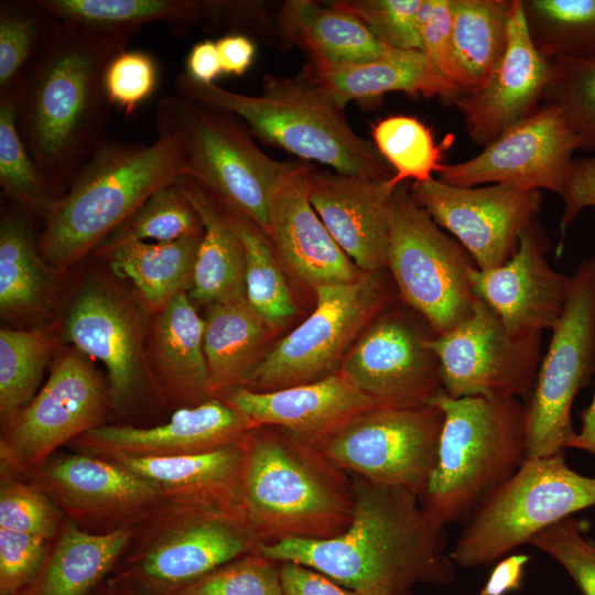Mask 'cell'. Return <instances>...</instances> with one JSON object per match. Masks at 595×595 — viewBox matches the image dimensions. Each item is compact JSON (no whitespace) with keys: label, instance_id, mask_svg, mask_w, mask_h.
<instances>
[{"label":"cell","instance_id":"obj_1","mask_svg":"<svg viewBox=\"0 0 595 595\" xmlns=\"http://www.w3.org/2000/svg\"><path fill=\"white\" fill-rule=\"evenodd\" d=\"M351 479L355 508L345 531L329 539L267 542L258 551L369 595H414L419 585L452 584L456 565L445 552V528L424 512L419 497L357 475Z\"/></svg>","mask_w":595,"mask_h":595},{"label":"cell","instance_id":"obj_2","mask_svg":"<svg viewBox=\"0 0 595 595\" xmlns=\"http://www.w3.org/2000/svg\"><path fill=\"white\" fill-rule=\"evenodd\" d=\"M127 43L55 23L18 96V129L43 186L62 197L107 140L110 60Z\"/></svg>","mask_w":595,"mask_h":595},{"label":"cell","instance_id":"obj_3","mask_svg":"<svg viewBox=\"0 0 595 595\" xmlns=\"http://www.w3.org/2000/svg\"><path fill=\"white\" fill-rule=\"evenodd\" d=\"M242 446L238 501L262 543L329 539L347 529L351 475L318 448L275 426L255 428Z\"/></svg>","mask_w":595,"mask_h":595},{"label":"cell","instance_id":"obj_4","mask_svg":"<svg viewBox=\"0 0 595 595\" xmlns=\"http://www.w3.org/2000/svg\"><path fill=\"white\" fill-rule=\"evenodd\" d=\"M175 89L186 99L240 118L258 138L301 159L346 175L392 176L375 143L353 130L345 108L302 71L293 76L264 75L258 96L197 82L185 71Z\"/></svg>","mask_w":595,"mask_h":595},{"label":"cell","instance_id":"obj_5","mask_svg":"<svg viewBox=\"0 0 595 595\" xmlns=\"http://www.w3.org/2000/svg\"><path fill=\"white\" fill-rule=\"evenodd\" d=\"M184 174L181 147L169 134L158 133L151 144L106 140L52 202L37 241L41 256L55 269L74 266L154 192Z\"/></svg>","mask_w":595,"mask_h":595},{"label":"cell","instance_id":"obj_6","mask_svg":"<svg viewBox=\"0 0 595 595\" xmlns=\"http://www.w3.org/2000/svg\"><path fill=\"white\" fill-rule=\"evenodd\" d=\"M428 404L441 409L443 425L436 465L419 501L445 528L466 521L526 459L524 403L451 398L441 389Z\"/></svg>","mask_w":595,"mask_h":595},{"label":"cell","instance_id":"obj_7","mask_svg":"<svg viewBox=\"0 0 595 595\" xmlns=\"http://www.w3.org/2000/svg\"><path fill=\"white\" fill-rule=\"evenodd\" d=\"M261 543L239 505L162 500L133 527L112 574L148 594L170 595Z\"/></svg>","mask_w":595,"mask_h":595},{"label":"cell","instance_id":"obj_8","mask_svg":"<svg viewBox=\"0 0 595 595\" xmlns=\"http://www.w3.org/2000/svg\"><path fill=\"white\" fill-rule=\"evenodd\" d=\"M154 117L158 133L178 142L184 175L267 234L271 198L296 162L270 158L234 116L177 94L161 98Z\"/></svg>","mask_w":595,"mask_h":595},{"label":"cell","instance_id":"obj_9","mask_svg":"<svg viewBox=\"0 0 595 595\" xmlns=\"http://www.w3.org/2000/svg\"><path fill=\"white\" fill-rule=\"evenodd\" d=\"M593 506L595 477L572 469L564 453L526 457L465 521L450 556L463 569L490 565Z\"/></svg>","mask_w":595,"mask_h":595},{"label":"cell","instance_id":"obj_10","mask_svg":"<svg viewBox=\"0 0 595 595\" xmlns=\"http://www.w3.org/2000/svg\"><path fill=\"white\" fill-rule=\"evenodd\" d=\"M475 266L464 247L447 236L400 184L389 212L390 270L403 303L420 314L436 335L474 311L468 270Z\"/></svg>","mask_w":595,"mask_h":595},{"label":"cell","instance_id":"obj_11","mask_svg":"<svg viewBox=\"0 0 595 595\" xmlns=\"http://www.w3.org/2000/svg\"><path fill=\"white\" fill-rule=\"evenodd\" d=\"M524 404L526 457L564 453L575 434L572 407L595 375V256L580 262Z\"/></svg>","mask_w":595,"mask_h":595},{"label":"cell","instance_id":"obj_12","mask_svg":"<svg viewBox=\"0 0 595 595\" xmlns=\"http://www.w3.org/2000/svg\"><path fill=\"white\" fill-rule=\"evenodd\" d=\"M442 425L443 413L433 404L376 405L318 450L348 474L420 497L436 465Z\"/></svg>","mask_w":595,"mask_h":595},{"label":"cell","instance_id":"obj_13","mask_svg":"<svg viewBox=\"0 0 595 595\" xmlns=\"http://www.w3.org/2000/svg\"><path fill=\"white\" fill-rule=\"evenodd\" d=\"M313 313L263 354L245 388L272 391L323 379L338 369L344 353L386 301L381 271L350 283L314 289Z\"/></svg>","mask_w":595,"mask_h":595},{"label":"cell","instance_id":"obj_14","mask_svg":"<svg viewBox=\"0 0 595 595\" xmlns=\"http://www.w3.org/2000/svg\"><path fill=\"white\" fill-rule=\"evenodd\" d=\"M108 381L88 356L68 348L32 401L1 431L0 472L22 476L63 445L106 424Z\"/></svg>","mask_w":595,"mask_h":595},{"label":"cell","instance_id":"obj_15","mask_svg":"<svg viewBox=\"0 0 595 595\" xmlns=\"http://www.w3.org/2000/svg\"><path fill=\"white\" fill-rule=\"evenodd\" d=\"M542 333L517 335L476 299L473 313L428 345L440 366L442 390L451 398L531 397L541 363Z\"/></svg>","mask_w":595,"mask_h":595},{"label":"cell","instance_id":"obj_16","mask_svg":"<svg viewBox=\"0 0 595 595\" xmlns=\"http://www.w3.org/2000/svg\"><path fill=\"white\" fill-rule=\"evenodd\" d=\"M151 315L137 293L109 279L88 281L67 312L64 338L104 364L111 411H127L152 391L145 360Z\"/></svg>","mask_w":595,"mask_h":595},{"label":"cell","instance_id":"obj_17","mask_svg":"<svg viewBox=\"0 0 595 595\" xmlns=\"http://www.w3.org/2000/svg\"><path fill=\"white\" fill-rule=\"evenodd\" d=\"M580 141L562 110L545 102L477 155L442 164L440 181L458 187L484 183L549 190L562 197Z\"/></svg>","mask_w":595,"mask_h":595},{"label":"cell","instance_id":"obj_18","mask_svg":"<svg viewBox=\"0 0 595 595\" xmlns=\"http://www.w3.org/2000/svg\"><path fill=\"white\" fill-rule=\"evenodd\" d=\"M411 195L472 257L476 268L504 264L523 230L537 220L542 193L507 184L458 187L432 177L413 182Z\"/></svg>","mask_w":595,"mask_h":595},{"label":"cell","instance_id":"obj_19","mask_svg":"<svg viewBox=\"0 0 595 595\" xmlns=\"http://www.w3.org/2000/svg\"><path fill=\"white\" fill-rule=\"evenodd\" d=\"M82 529L106 533L134 527L163 499L150 480L104 457L57 452L22 476Z\"/></svg>","mask_w":595,"mask_h":595},{"label":"cell","instance_id":"obj_20","mask_svg":"<svg viewBox=\"0 0 595 595\" xmlns=\"http://www.w3.org/2000/svg\"><path fill=\"white\" fill-rule=\"evenodd\" d=\"M436 336L400 312L376 321L339 368L377 405L419 407L442 389L440 366L428 342Z\"/></svg>","mask_w":595,"mask_h":595},{"label":"cell","instance_id":"obj_21","mask_svg":"<svg viewBox=\"0 0 595 595\" xmlns=\"http://www.w3.org/2000/svg\"><path fill=\"white\" fill-rule=\"evenodd\" d=\"M258 428L218 397L174 410L162 424H102L74 439L75 452L104 458H162L218 451L241 443Z\"/></svg>","mask_w":595,"mask_h":595},{"label":"cell","instance_id":"obj_22","mask_svg":"<svg viewBox=\"0 0 595 595\" xmlns=\"http://www.w3.org/2000/svg\"><path fill=\"white\" fill-rule=\"evenodd\" d=\"M550 242L537 220L520 236L516 253L504 264L480 270L468 280L474 296L485 303L513 334L543 333L556 325L569 293L571 275L550 266Z\"/></svg>","mask_w":595,"mask_h":595},{"label":"cell","instance_id":"obj_23","mask_svg":"<svg viewBox=\"0 0 595 595\" xmlns=\"http://www.w3.org/2000/svg\"><path fill=\"white\" fill-rule=\"evenodd\" d=\"M551 77L552 61L536 47L522 0H515L508 45L497 69L484 87L459 94L451 102L463 116L472 141L485 147L541 107Z\"/></svg>","mask_w":595,"mask_h":595},{"label":"cell","instance_id":"obj_24","mask_svg":"<svg viewBox=\"0 0 595 595\" xmlns=\"http://www.w3.org/2000/svg\"><path fill=\"white\" fill-rule=\"evenodd\" d=\"M216 397L257 426L280 428L316 448L347 422L377 405L340 369L289 388L253 391L236 387Z\"/></svg>","mask_w":595,"mask_h":595},{"label":"cell","instance_id":"obj_25","mask_svg":"<svg viewBox=\"0 0 595 595\" xmlns=\"http://www.w3.org/2000/svg\"><path fill=\"white\" fill-rule=\"evenodd\" d=\"M390 178L312 171L309 199L340 249L361 272L387 269Z\"/></svg>","mask_w":595,"mask_h":595},{"label":"cell","instance_id":"obj_26","mask_svg":"<svg viewBox=\"0 0 595 595\" xmlns=\"http://www.w3.org/2000/svg\"><path fill=\"white\" fill-rule=\"evenodd\" d=\"M313 170L296 163L279 184L270 202L267 235L279 260L313 289L357 281L364 272L336 244L309 199Z\"/></svg>","mask_w":595,"mask_h":595},{"label":"cell","instance_id":"obj_27","mask_svg":"<svg viewBox=\"0 0 595 595\" xmlns=\"http://www.w3.org/2000/svg\"><path fill=\"white\" fill-rule=\"evenodd\" d=\"M205 322L181 292L160 312L152 314L145 336V360L154 396L165 405L180 409L210 398L204 353Z\"/></svg>","mask_w":595,"mask_h":595},{"label":"cell","instance_id":"obj_28","mask_svg":"<svg viewBox=\"0 0 595 595\" xmlns=\"http://www.w3.org/2000/svg\"><path fill=\"white\" fill-rule=\"evenodd\" d=\"M275 33L281 46H298L311 63H366L401 51L381 43L355 17L311 0L284 1Z\"/></svg>","mask_w":595,"mask_h":595},{"label":"cell","instance_id":"obj_29","mask_svg":"<svg viewBox=\"0 0 595 595\" xmlns=\"http://www.w3.org/2000/svg\"><path fill=\"white\" fill-rule=\"evenodd\" d=\"M132 533L133 527L94 533L65 518L37 574L18 595H89L112 574Z\"/></svg>","mask_w":595,"mask_h":595},{"label":"cell","instance_id":"obj_30","mask_svg":"<svg viewBox=\"0 0 595 595\" xmlns=\"http://www.w3.org/2000/svg\"><path fill=\"white\" fill-rule=\"evenodd\" d=\"M304 72L343 108L354 99L374 98L403 91L451 101L457 88L429 67L421 51L396 54L366 63L322 64L306 62Z\"/></svg>","mask_w":595,"mask_h":595},{"label":"cell","instance_id":"obj_31","mask_svg":"<svg viewBox=\"0 0 595 595\" xmlns=\"http://www.w3.org/2000/svg\"><path fill=\"white\" fill-rule=\"evenodd\" d=\"M242 443L244 441L218 451L194 455L107 459L153 483L165 501L201 506H235L239 505Z\"/></svg>","mask_w":595,"mask_h":595},{"label":"cell","instance_id":"obj_32","mask_svg":"<svg viewBox=\"0 0 595 595\" xmlns=\"http://www.w3.org/2000/svg\"><path fill=\"white\" fill-rule=\"evenodd\" d=\"M203 235L154 244L110 238L102 240L95 252L117 277L132 282L144 306L155 314L178 293L192 289Z\"/></svg>","mask_w":595,"mask_h":595},{"label":"cell","instance_id":"obj_33","mask_svg":"<svg viewBox=\"0 0 595 595\" xmlns=\"http://www.w3.org/2000/svg\"><path fill=\"white\" fill-rule=\"evenodd\" d=\"M197 212L204 235L198 248L190 296L207 304L247 300L244 244L209 194L183 175L175 181Z\"/></svg>","mask_w":595,"mask_h":595},{"label":"cell","instance_id":"obj_34","mask_svg":"<svg viewBox=\"0 0 595 595\" xmlns=\"http://www.w3.org/2000/svg\"><path fill=\"white\" fill-rule=\"evenodd\" d=\"M58 22L125 43L147 23L164 22L176 36L202 24L204 1L192 0H39Z\"/></svg>","mask_w":595,"mask_h":595},{"label":"cell","instance_id":"obj_35","mask_svg":"<svg viewBox=\"0 0 595 595\" xmlns=\"http://www.w3.org/2000/svg\"><path fill=\"white\" fill-rule=\"evenodd\" d=\"M204 353L214 397L244 387L260 363L270 327L247 300L208 306Z\"/></svg>","mask_w":595,"mask_h":595},{"label":"cell","instance_id":"obj_36","mask_svg":"<svg viewBox=\"0 0 595 595\" xmlns=\"http://www.w3.org/2000/svg\"><path fill=\"white\" fill-rule=\"evenodd\" d=\"M515 0H452V40L461 94L477 91L500 64Z\"/></svg>","mask_w":595,"mask_h":595},{"label":"cell","instance_id":"obj_37","mask_svg":"<svg viewBox=\"0 0 595 595\" xmlns=\"http://www.w3.org/2000/svg\"><path fill=\"white\" fill-rule=\"evenodd\" d=\"M20 207L0 223V310L3 316L39 311L50 292L47 263L39 250L32 224Z\"/></svg>","mask_w":595,"mask_h":595},{"label":"cell","instance_id":"obj_38","mask_svg":"<svg viewBox=\"0 0 595 595\" xmlns=\"http://www.w3.org/2000/svg\"><path fill=\"white\" fill-rule=\"evenodd\" d=\"M208 194L244 244L248 303L270 329L284 326L296 306L269 236L244 213Z\"/></svg>","mask_w":595,"mask_h":595},{"label":"cell","instance_id":"obj_39","mask_svg":"<svg viewBox=\"0 0 595 595\" xmlns=\"http://www.w3.org/2000/svg\"><path fill=\"white\" fill-rule=\"evenodd\" d=\"M58 340L48 331L1 329L0 425L4 430L37 393Z\"/></svg>","mask_w":595,"mask_h":595},{"label":"cell","instance_id":"obj_40","mask_svg":"<svg viewBox=\"0 0 595 595\" xmlns=\"http://www.w3.org/2000/svg\"><path fill=\"white\" fill-rule=\"evenodd\" d=\"M522 4L531 39L544 56L595 53V0H522Z\"/></svg>","mask_w":595,"mask_h":595},{"label":"cell","instance_id":"obj_41","mask_svg":"<svg viewBox=\"0 0 595 595\" xmlns=\"http://www.w3.org/2000/svg\"><path fill=\"white\" fill-rule=\"evenodd\" d=\"M54 23L39 0L0 2V98L19 96Z\"/></svg>","mask_w":595,"mask_h":595},{"label":"cell","instance_id":"obj_42","mask_svg":"<svg viewBox=\"0 0 595 595\" xmlns=\"http://www.w3.org/2000/svg\"><path fill=\"white\" fill-rule=\"evenodd\" d=\"M374 143L394 173L390 177L397 187L408 178L431 180L442 166L443 145L436 144L431 130L410 116H390L372 128Z\"/></svg>","mask_w":595,"mask_h":595},{"label":"cell","instance_id":"obj_43","mask_svg":"<svg viewBox=\"0 0 595 595\" xmlns=\"http://www.w3.org/2000/svg\"><path fill=\"white\" fill-rule=\"evenodd\" d=\"M17 117L18 97L0 98V185L18 207L45 220L53 199L21 139Z\"/></svg>","mask_w":595,"mask_h":595},{"label":"cell","instance_id":"obj_44","mask_svg":"<svg viewBox=\"0 0 595 595\" xmlns=\"http://www.w3.org/2000/svg\"><path fill=\"white\" fill-rule=\"evenodd\" d=\"M203 234L204 227L197 212L174 182L154 192L105 239H153L156 242H170Z\"/></svg>","mask_w":595,"mask_h":595},{"label":"cell","instance_id":"obj_45","mask_svg":"<svg viewBox=\"0 0 595 595\" xmlns=\"http://www.w3.org/2000/svg\"><path fill=\"white\" fill-rule=\"evenodd\" d=\"M552 77L543 100L559 107L578 138L581 149H595V53L553 57Z\"/></svg>","mask_w":595,"mask_h":595},{"label":"cell","instance_id":"obj_46","mask_svg":"<svg viewBox=\"0 0 595 595\" xmlns=\"http://www.w3.org/2000/svg\"><path fill=\"white\" fill-rule=\"evenodd\" d=\"M170 595H284L280 563L258 550L232 559Z\"/></svg>","mask_w":595,"mask_h":595},{"label":"cell","instance_id":"obj_47","mask_svg":"<svg viewBox=\"0 0 595 595\" xmlns=\"http://www.w3.org/2000/svg\"><path fill=\"white\" fill-rule=\"evenodd\" d=\"M66 517L41 488L0 472V529L53 539Z\"/></svg>","mask_w":595,"mask_h":595},{"label":"cell","instance_id":"obj_48","mask_svg":"<svg viewBox=\"0 0 595 595\" xmlns=\"http://www.w3.org/2000/svg\"><path fill=\"white\" fill-rule=\"evenodd\" d=\"M423 0H340L328 4L355 17L381 43L401 51H420L418 17Z\"/></svg>","mask_w":595,"mask_h":595},{"label":"cell","instance_id":"obj_49","mask_svg":"<svg viewBox=\"0 0 595 595\" xmlns=\"http://www.w3.org/2000/svg\"><path fill=\"white\" fill-rule=\"evenodd\" d=\"M588 524L569 517L536 534L529 544L558 562L582 595H595V542L586 536Z\"/></svg>","mask_w":595,"mask_h":595},{"label":"cell","instance_id":"obj_50","mask_svg":"<svg viewBox=\"0 0 595 595\" xmlns=\"http://www.w3.org/2000/svg\"><path fill=\"white\" fill-rule=\"evenodd\" d=\"M158 65L154 58L139 50H123L108 63L105 88L111 106L121 109L127 117L155 90Z\"/></svg>","mask_w":595,"mask_h":595},{"label":"cell","instance_id":"obj_51","mask_svg":"<svg viewBox=\"0 0 595 595\" xmlns=\"http://www.w3.org/2000/svg\"><path fill=\"white\" fill-rule=\"evenodd\" d=\"M418 24L420 51L429 67L458 89V71L452 40V0H423Z\"/></svg>","mask_w":595,"mask_h":595},{"label":"cell","instance_id":"obj_52","mask_svg":"<svg viewBox=\"0 0 595 595\" xmlns=\"http://www.w3.org/2000/svg\"><path fill=\"white\" fill-rule=\"evenodd\" d=\"M50 540L0 529V595H18L37 574Z\"/></svg>","mask_w":595,"mask_h":595},{"label":"cell","instance_id":"obj_53","mask_svg":"<svg viewBox=\"0 0 595 595\" xmlns=\"http://www.w3.org/2000/svg\"><path fill=\"white\" fill-rule=\"evenodd\" d=\"M202 25L206 32L224 30L261 37L269 33L266 11L261 3L255 1H204Z\"/></svg>","mask_w":595,"mask_h":595},{"label":"cell","instance_id":"obj_54","mask_svg":"<svg viewBox=\"0 0 595 595\" xmlns=\"http://www.w3.org/2000/svg\"><path fill=\"white\" fill-rule=\"evenodd\" d=\"M563 199L560 246L569 225L581 210L595 207V156L574 160Z\"/></svg>","mask_w":595,"mask_h":595},{"label":"cell","instance_id":"obj_55","mask_svg":"<svg viewBox=\"0 0 595 595\" xmlns=\"http://www.w3.org/2000/svg\"><path fill=\"white\" fill-rule=\"evenodd\" d=\"M280 567L284 595H369L343 586L302 564L282 562Z\"/></svg>","mask_w":595,"mask_h":595},{"label":"cell","instance_id":"obj_56","mask_svg":"<svg viewBox=\"0 0 595 595\" xmlns=\"http://www.w3.org/2000/svg\"><path fill=\"white\" fill-rule=\"evenodd\" d=\"M531 558L526 553H510L498 560L479 595H508L522 587L524 571Z\"/></svg>","mask_w":595,"mask_h":595},{"label":"cell","instance_id":"obj_57","mask_svg":"<svg viewBox=\"0 0 595 595\" xmlns=\"http://www.w3.org/2000/svg\"><path fill=\"white\" fill-rule=\"evenodd\" d=\"M223 73L241 76L255 57L253 42L246 35L227 34L216 41Z\"/></svg>","mask_w":595,"mask_h":595},{"label":"cell","instance_id":"obj_58","mask_svg":"<svg viewBox=\"0 0 595 595\" xmlns=\"http://www.w3.org/2000/svg\"><path fill=\"white\" fill-rule=\"evenodd\" d=\"M185 72L197 82L213 83L223 73L216 42L196 43L187 56Z\"/></svg>","mask_w":595,"mask_h":595},{"label":"cell","instance_id":"obj_59","mask_svg":"<svg viewBox=\"0 0 595 595\" xmlns=\"http://www.w3.org/2000/svg\"><path fill=\"white\" fill-rule=\"evenodd\" d=\"M569 448L585 451L595 456V391L592 402L581 413V426L575 431Z\"/></svg>","mask_w":595,"mask_h":595},{"label":"cell","instance_id":"obj_60","mask_svg":"<svg viewBox=\"0 0 595 595\" xmlns=\"http://www.w3.org/2000/svg\"><path fill=\"white\" fill-rule=\"evenodd\" d=\"M89 595H151L127 580L111 574L96 587Z\"/></svg>","mask_w":595,"mask_h":595}]
</instances>
